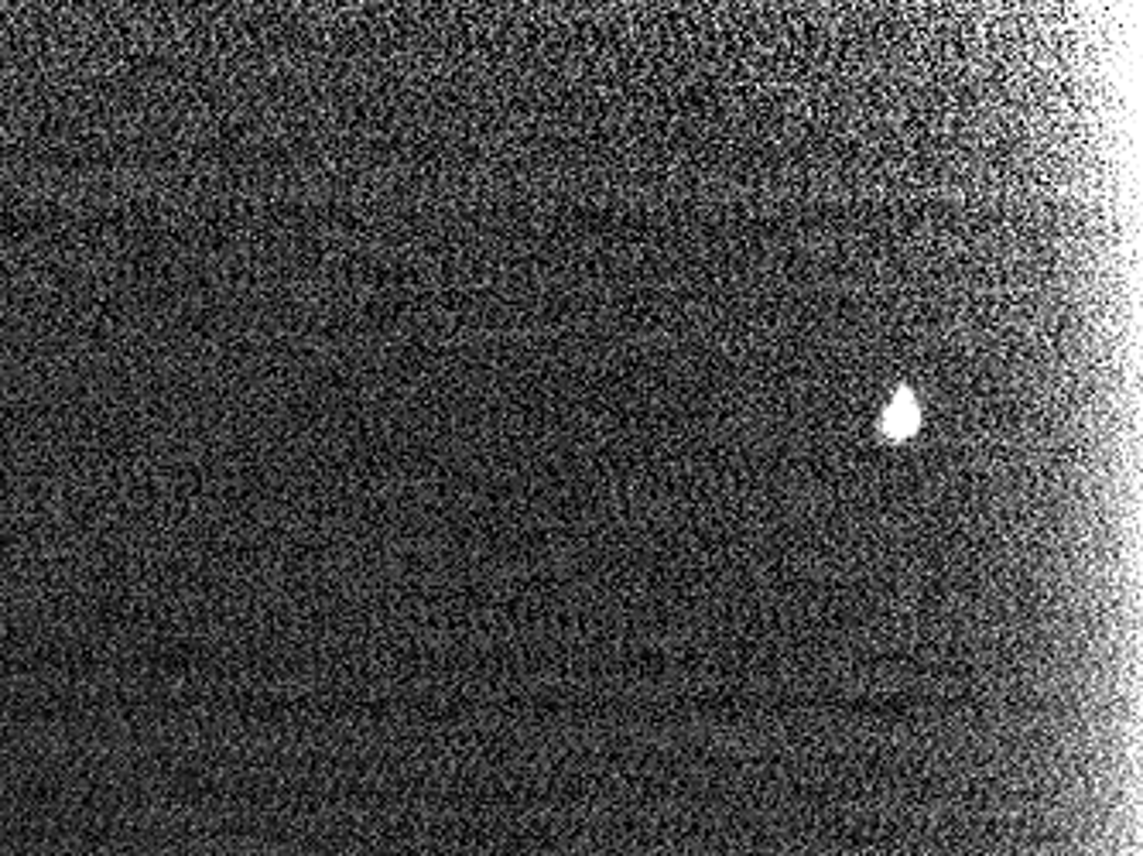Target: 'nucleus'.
I'll return each mask as SVG.
<instances>
[{
	"mask_svg": "<svg viewBox=\"0 0 1143 856\" xmlns=\"http://www.w3.org/2000/svg\"><path fill=\"white\" fill-rule=\"evenodd\" d=\"M918 425H921V412H918V402H914V394L897 391L891 397L887 412H883V418H880V432L894 442H901V439H910L914 432H918Z\"/></svg>",
	"mask_w": 1143,
	"mask_h": 856,
	"instance_id": "obj_1",
	"label": "nucleus"
}]
</instances>
